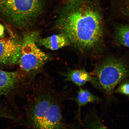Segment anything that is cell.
I'll return each instance as SVG.
<instances>
[{"mask_svg":"<svg viewBox=\"0 0 129 129\" xmlns=\"http://www.w3.org/2000/svg\"><path fill=\"white\" fill-rule=\"evenodd\" d=\"M96 0H80L75 5L63 7L56 27L72 44L80 50L93 51L103 44V17Z\"/></svg>","mask_w":129,"mask_h":129,"instance_id":"cell-1","label":"cell"},{"mask_svg":"<svg viewBox=\"0 0 129 129\" xmlns=\"http://www.w3.org/2000/svg\"><path fill=\"white\" fill-rule=\"evenodd\" d=\"M66 1V0H65V1Z\"/></svg>","mask_w":129,"mask_h":129,"instance_id":"cell-17","label":"cell"},{"mask_svg":"<svg viewBox=\"0 0 129 129\" xmlns=\"http://www.w3.org/2000/svg\"><path fill=\"white\" fill-rule=\"evenodd\" d=\"M0 118H6L15 120V118L5 110L0 108Z\"/></svg>","mask_w":129,"mask_h":129,"instance_id":"cell-14","label":"cell"},{"mask_svg":"<svg viewBox=\"0 0 129 129\" xmlns=\"http://www.w3.org/2000/svg\"><path fill=\"white\" fill-rule=\"evenodd\" d=\"M115 37L119 44L129 48V24L118 26L115 30Z\"/></svg>","mask_w":129,"mask_h":129,"instance_id":"cell-12","label":"cell"},{"mask_svg":"<svg viewBox=\"0 0 129 129\" xmlns=\"http://www.w3.org/2000/svg\"><path fill=\"white\" fill-rule=\"evenodd\" d=\"M22 43V39L17 37L0 39V63L18 64Z\"/></svg>","mask_w":129,"mask_h":129,"instance_id":"cell-6","label":"cell"},{"mask_svg":"<svg viewBox=\"0 0 129 129\" xmlns=\"http://www.w3.org/2000/svg\"><path fill=\"white\" fill-rule=\"evenodd\" d=\"M56 97L55 93L50 89H43L35 95L29 106L27 112L28 123L31 127L39 129Z\"/></svg>","mask_w":129,"mask_h":129,"instance_id":"cell-5","label":"cell"},{"mask_svg":"<svg viewBox=\"0 0 129 129\" xmlns=\"http://www.w3.org/2000/svg\"><path fill=\"white\" fill-rule=\"evenodd\" d=\"M78 105L77 117L80 120L81 110L88 103H94L101 101L98 97L95 95L88 90L80 88L77 92V96L75 99Z\"/></svg>","mask_w":129,"mask_h":129,"instance_id":"cell-11","label":"cell"},{"mask_svg":"<svg viewBox=\"0 0 129 129\" xmlns=\"http://www.w3.org/2000/svg\"><path fill=\"white\" fill-rule=\"evenodd\" d=\"M5 32V28L4 26L0 24V39L4 37Z\"/></svg>","mask_w":129,"mask_h":129,"instance_id":"cell-15","label":"cell"},{"mask_svg":"<svg viewBox=\"0 0 129 129\" xmlns=\"http://www.w3.org/2000/svg\"><path fill=\"white\" fill-rule=\"evenodd\" d=\"M37 44L47 49L56 50L69 46L70 44V43L67 36L61 33L43 38L39 37L37 40Z\"/></svg>","mask_w":129,"mask_h":129,"instance_id":"cell-10","label":"cell"},{"mask_svg":"<svg viewBox=\"0 0 129 129\" xmlns=\"http://www.w3.org/2000/svg\"><path fill=\"white\" fill-rule=\"evenodd\" d=\"M91 73L94 78V86L110 95L117 85L129 77V61L109 56L102 61Z\"/></svg>","mask_w":129,"mask_h":129,"instance_id":"cell-3","label":"cell"},{"mask_svg":"<svg viewBox=\"0 0 129 129\" xmlns=\"http://www.w3.org/2000/svg\"><path fill=\"white\" fill-rule=\"evenodd\" d=\"M43 0H0V19L15 28L31 25L43 12Z\"/></svg>","mask_w":129,"mask_h":129,"instance_id":"cell-2","label":"cell"},{"mask_svg":"<svg viewBox=\"0 0 129 129\" xmlns=\"http://www.w3.org/2000/svg\"><path fill=\"white\" fill-rule=\"evenodd\" d=\"M39 36V32L37 31L24 35L18 63L31 82L42 72L44 66L50 59L48 54L38 47L37 40Z\"/></svg>","mask_w":129,"mask_h":129,"instance_id":"cell-4","label":"cell"},{"mask_svg":"<svg viewBox=\"0 0 129 129\" xmlns=\"http://www.w3.org/2000/svg\"><path fill=\"white\" fill-rule=\"evenodd\" d=\"M62 75L65 77L66 81L72 82L79 87L88 82L94 86L95 84L94 78L91 73L87 72L84 69L71 70Z\"/></svg>","mask_w":129,"mask_h":129,"instance_id":"cell-9","label":"cell"},{"mask_svg":"<svg viewBox=\"0 0 129 129\" xmlns=\"http://www.w3.org/2000/svg\"><path fill=\"white\" fill-rule=\"evenodd\" d=\"M127 78L122 81L119 83L118 86L114 92L124 95L129 98V79Z\"/></svg>","mask_w":129,"mask_h":129,"instance_id":"cell-13","label":"cell"},{"mask_svg":"<svg viewBox=\"0 0 129 129\" xmlns=\"http://www.w3.org/2000/svg\"><path fill=\"white\" fill-rule=\"evenodd\" d=\"M60 100L56 97L40 125L39 129L67 128L62 117Z\"/></svg>","mask_w":129,"mask_h":129,"instance_id":"cell-8","label":"cell"},{"mask_svg":"<svg viewBox=\"0 0 129 129\" xmlns=\"http://www.w3.org/2000/svg\"><path fill=\"white\" fill-rule=\"evenodd\" d=\"M125 4V9L127 10V12L129 16V0H124Z\"/></svg>","mask_w":129,"mask_h":129,"instance_id":"cell-16","label":"cell"},{"mask_svg":"<svg viewBox=\"0 0 129 129\" xmlns=\"http://www.w3.org/2000/svg\"><path fill=\"white\" fill-rule=\"evenodd\" d=\"M25 83L30 84L31 82L23 71L9 72L0 70V95L7 94Z\"/></svg>","mask_w":129,"mask_h":129,"instance_id":"cell-7","label":"cell"}]
</instances>
